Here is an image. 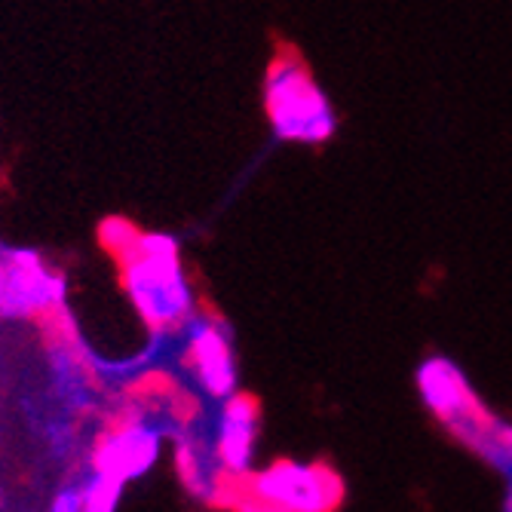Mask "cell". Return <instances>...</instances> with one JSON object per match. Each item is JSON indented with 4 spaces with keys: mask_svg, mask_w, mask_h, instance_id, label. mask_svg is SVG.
<instances>
[{
    "mask_svg": "<svg viewBox=\"0 0 512 512\" xmlns=\"http://www.w3.org/2000/svg\"><path fill=\"white\" fill-rule=\"evenodd\" d=\"M175 341L181 368L206 402H224L240 393V365L224 319L197 310L175 329Z\"/></svg>",
    "mask_w": 512,
    "mask_h": 512,
    "instance_id": "cell-4",
    "label": "cell"
},
{
    "mask_svg": "<svg viewBox=\"0 0 512 512\" xmlns=\"http://www.w3.org/2000/svg\"><path fill=\"white\" fill-rule=\"evenodd\" d=\"M237 485L276 512H338L344 497V485L335 470L301 460H276L258 473L252 470Z\"/></svg>",
    "mask_w": 512,
    "mask_h": 512,
    "instance_id": "cell-6",
    "label": "cell"
},
{
    "mask_svg": "<svg viewBox=\"0 0 512 512\" xmlns=\"http://www.w3.org/2000/svg\"><path fill=\"white\" fill-rule=\"evenodd\" d=\"M227 506H234V512H276L273 506H267L264 500H258L255 494H249L240 485H234V494H230Z\"/></svg>",
    "mask_w": 512,
    "mask_h": 512,
    "instance_id": "cell-13",
    "label": "cell"
},
{
    "mask_svg": "<svg viewBox=\"0 0 512 512\" xmlns=\"http://www.w3.org/2000/svg\"><path fill=\"white\" fill-rule=\"evenodd\" d=\"M114 261L120 270L123 301L148 332L169 335L200 310L197 289L184 267L175 234L138 230L135 243Z\"/></svg>",
    "mask_w": 512,
    "mask_h": 512,
    "instance_id": "cell-1",
    "label": "cell"
},
{
    "mask_svg": "<svg viewBox=\"0 0 512 512\" xmlns=\"http://www.w3.org/2000/svg\"><path fill=\"white\" fill-rule=\"evenodd\" d=\"M46 512H83V491H80V479L77 476H71L68 482H62L53 491Z\"/></svg>",
    "mask_w": 512,
    "mask_h": 512,
    "instance_id": "cell-12",
    "label": "cell"
},
{
    "mask_svg": "<svg viewBox=\"0 0 512 512\" xmlns=\"http://www.w3.org/2000/svg\"><path fill=\"white\" fill-rule=\"evenodd\" d=\"M68 276L56 270L40 252L16 246L4 249V292L0 319L4 322H50L68 307Z\"/></svg>",
    "mask_w": 512,
    "mask_h": 512,
    "instance_id": "cell-5",
    "label": "cell"
},
{
    "mask_svg": "<svg viewBox=\"0 0 512 512\" xmlns=\"http://www.w3.org/2000/svg\"><path fill=\"white\" fill-rule=\"evenodd\" d=\"M181 414L169 399H132L114 421L99 433L89 451L86 467L99 470L120 485H132L157 470V463L172 439Z\"/></svg>",
    "mask_w": 512,
    "mask_h": 512,
    "instance_id": "cell-2",
    "label": "cell"
},
{
    "mask_svg": "<svg viewBox=\"0 0 512 512\" xmlns=\"http://www.w3.org/2000/svg\"><path fill=\"white\" fill-rule=\"evenodd\" d=\"M46 381H50L53 399L65 414L77 417L96 405V378L80 356V350L53 329V341L46 344Z\"/></svg>",
    "mask_w": 512,
    "mask_h": 512,
    "instance_id": "cell-10",
    "label": "cell"
},
{
    "mask_svg": "<svg viewBox=\"0 0 512 512\" xmlns=\"http://www.w3.org/2000/svg\"><path fill=\"white\" fill-rule=\"evenodd\" d=\"M264 111L283 142L322 145L335 132V111L295 53H279L264 77Z\"/></svg>",
    "mask_w": 512,
    "mask_h": 512,
    "instance_id": "cell-3",
    "label": "cell"
},
{
    "mask_svg": "<svg viewBox=\"0 0 512 512\" xmlns=\"http://www.w3.org/2000/svg\"><path fill=\"white\" fill-rule=\"evenodd\" d=\"M77 479H80V491H83V512H117L120 509L126 485H120L117 479L92 470V467H83L77 473Z\"/></svg>",
    "mask_w": 512,
    "mask_h": 512,
    "instance_id": "cell-11",
    "label": "cell"
},
{
    "mask_svg": "<svg viewBox=\"0 0 512 512\" xmlns=\"http://www.w3.org/2000/svg\"><path fill=\"white\" fill-rule=\"evenodd\" d=\"M0 292H4V249H0Z\"/></svg>",
    "mask_w": 512,
    "mask_h": 512,
    "instance_id": "cell-14",
    "label": "cell"
},
{
    "mask_svg": "<svg viewBox=\"0 0 512 512\" xmlns=\"http://www.w3.org/2000/svg\"><path fill=\"white\" fill-rule=\"evenodd\" d=\"M172 463L178 470L181 485L188 488L194 500L218 506L227 503L230 494H234V482L224 476L221 460L215 454L212 417L206 421L203 408L181 414V421L172 433Z\"/></svg>",
    "mask_w": 512,
    "mask_h": 512,
    "instance_id": "cell-7",
    "label": "cell"
},
{
    "mask_svg": "<svg viewBox=\"0 0 512 512\" xmlns=\"http://www.w3.org/2000/svg\"><path fill=\"white\" fill-rule=\"evenodd\" d=\"M261 433V408L252 396L234 393L224 402H215L212 411V439L221 470L230 482H243L252 473Z\"/></svg>",
    "mask_w": 512,
    "mask_h": 512,
    "instance_id": "cell-9",
    "label": "cell"
},
{
    "mask_svg": "<svg viewBox=\"0 0 512 512\" xmlns=\"http://www.w3.org/2000/svg\"><path fill=\"white\" fill-rule=\"evenodd\" d=\"M421 390L430 402V408L442 417V421L473 445H488V454H500V439L491 436L494 421L482 411V405L473 399V393L463 384V378L457 375V368H451L448 362H430L421 371Z\"/></svg>",
    "mask_w": 512,
    "mask_h": 512,
    "instance_id": "cell-8",
    "label": "cell"
}]
</instances>
